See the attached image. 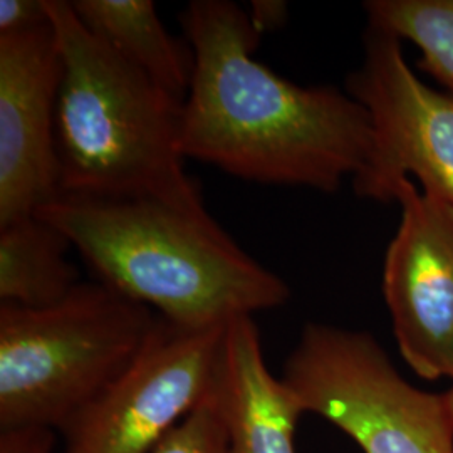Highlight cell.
I'll list each match as a JSON object with an SVG mask.
<instances>
[{
    "mask_svg": "<svg viewBox=\"0 0 453 453\" xmlns=\"http://www.w3.org/2000/svg\"><path fill=\"white\" fill-rule=\"evenodd\" d=\"M282 380L365 453H453L445 396L411 387L366 331L306 324Z\"/></svg>",
    "mask_w": 453,
    "mask_h": 453,
    "instance_id": "5b68a950",
    "label": "cell"
},
{
    "mask_svg": "<svg viewBox=\"0 0 453 453\" xmlns=\"http://www.w3.org/2000/svg\"><path fill=\"white\" fill-rule=\"evenodd\" d=\"M73 247L63 230L37 213L0 226V301L20 308H46L81 284L67 259Z\"/></svg>",
    "mask_w": 453,
    "mask_h": 453,
    "instance_id": "7c38bea8",
    "label": "cell"
},
{
    "mask_svg": "<svg viewBox=\"0 0 453 453\" xmlns=\"http://www.w3.org/2000/svg\"><path fill=\"white\" fill-rule=\"evenodd\" d=\"M150 453H226V430L213 391Z\"/></svg>",
    "mask_w": 453,
    "mask_h": 453,
    "instance_id": "5bb4252c",
    "label": "cell"
},
{
    "mask_svg": "<svg viewBox=\"0 0 453 453\" xmlns=\"http://www.w3.org/2000/svg\"><path fill=\"white\" fill-rule=\"evenodd\" d=\"M84 27L142 71L166 96L185 103L194 78V50L163 27L151 0H73Z\"/></svg>",
    "mask_w": 453,
    "mask_h": 453,
    "instance_id": "8fae6325",
    "label": "cell"
},
{
    "mask_svg": "<svg viewBox=\"0 0 453 453\" xmlns=\"http://www.w3.org/2000/svg\"><path fill=\"white\" fill-rule=\"evenodd\" d=\"M63 78L56 108L59 195L151 198L209 217L179 148L181 103L49 0Z\"/></svg>",
    "mask_w": 453,
    "mask_h": 453,
    "instance_id": "3957f363",
    "label": "cell"
},
{
    "mask_svg": "<svg viewBox=\"0 0 453 453\" xmlns=\"http://www.w3.org/2000/svg\"><path fill=\"white\" fill-rule=\"evenodd\" d=\"M34 213L65 232L97 280L180 326H226L291 299L289 286L211 215L151 198L69 195Z\"/></svg>",
    "mask_w": 453,
    "mask_h": 453,
    "instance_id": "7a4b0ae2",
    "label": "cell"
},
{
    "mask_svg": "<svg viewBox=\"0 0 453 453\" xmlns=\"http://www.w3.org/2000/svg\"><path fill=\"white\" fill-rule=\"evenodd\" d=\"M247 16L252 27L264 35L274 33L288 22L289 7L282 0H252Z\"/></svg>",
    "mask_w": 453,
    "mask_h": 453,
    "instance_id": "e0dca14e",
    "label": "cell"
},
{
    "mask_svg": "<svg viewBox=\"0 0 453 453\" xmlns=\"http://www.w3.org/2000/svg\"><path fill=\"white\" fill-rule=\"evenodd\" d=\"M226 324L187 327L157 314L130 365L65 423V453L151 452L211 393Z\"/></svg>",
    "mask_w": 453,
    "mask_h": 453,
    "instance_id": "8992f818",
    "label": "cell"
},
{
    "mask_svg": "<svg viewBox=\"0 0 453 453\" xmlns=\"http://www.w3.org/2000/svg\"><path fill=\"white\" fill-rule=\"evenodd\" d=\"M372 31L413 42L418 67L453 95V0H370Z\"/></svg>",
    "mask_w": 453,
    "mask_h": 453,
    "instance_id": "4fadbf2b",
    "label": "cell"
},
{
    "mask_svg": "<svg viewBox=\"0 0 453 453\" xmlns=\"http://www.w3.org/2000/svg\"><path fill=\"white\" fill-rule=\"evenodd\" d=\"M155 319L101 280L46 308L0 303V430L61 432L130 365Z\"/></svg>",
    "mask_w": 453,
    "mask_h": 453,
    "instance_id": "277c9868",
    "label": "cell"
},
{
    "mask_svg": "<svg viewBox=\"0 0 453 453\" xmlns=\"http://www.w3.org/2000/svg\"><path fill=\"white\" fill-rule=\"evenodd\" d=\"M56 434L48 426H14L0 430V453H52Z\"/></svg>",
    "mask_w": 453,
    "mask_h": 453,
    "instance_id": "2e32d148",
    "label": "cell"
},
{
    "mask_svg": "<svg viewBox=\"0 0 453 453\" xmlns=\"http://www.w3.org/2000/svg\"><path fill=\"white\" fill-rule=\"evenodd\" d=\"M346 93L366 110L372 130L355 192L393 202L402 181L418 180L425 194L453 207V95L426 86L406 63L400 41L372 29Z\"/></svg>",
    "mask_w": 453,
    "mask_h": 453,
    "instance_id": "52a82bcc",
    "label": "cell"
},
{
    "mask_svg": "<svg viewBox=\"0 0 453 453\" xmlns=\"http://www.w3.org/2000/svg\"><path fill=\"white\" fill-rule=\"evenodd\" d=\"M50 24L49 0H2L0 35L31 33Z\"/></svg>",
    "mask_w": 453,
    "mask_h": 453,
    "instance_id": "9a60e30c",
    "label": "cell"
},
{
    "mask_svg": "<svg viewBox=\"0 0 453 453\" xmlns=\"http://www.w3.org/2000/svg\"><path fill=\"white\" fill-rule=\"evenodd\" d=\"M61 78L52 20L31 33L0 35V226L59 196Z\"/></svg>",
    "mask_w": 453,
    "mask_h": 453,
    "instance_id": "9c48e42d",
    "label": "cell"
},
{
    "mask_svg": "<svg viewBox=\"0 0 453 453\" xmlns=\"http://www.w3.org/2000/svg\"><path fill=\"white\" fill-rule=\"evenodd\" d=\"M453 381V376H452ZM443 396H445V403L449 406V411H450V417H452L453 420V385L452 388L449 389L447 393H443Z\"/></svg>",
    "mask_w": 453,
    "mask_h": 453,
    "instance_id": "ac0fdd59",
    "label": "cell"
},
{
    "mask_svg": "<svg viewBox=\"0 0 453 453\" xmlns=\"http://www.w3.org/2000/svg\"><path fill=\"white\" fill-rule=\"evenodd\" d=\"M194 78L180 116L183 158L232 177L338 192L372 150L366 110L334 86H299L254 59L260 35L228 0H194L180 16Z\"/></svg>",
    "mask_w": 453,
    "mask_h": 453,
    "instance_id": "6da1fadb",
    "label": "cell"
},
{
    "mask_svg": "<svg viewBox=\"0 0 453 453\" xmlns=\"http://www.w3.org/2000/svg\"><path fill=\"white\" fill-rule=\"evenodd\" d=\"M211 391L226 453H296V425L304 410L289 385L267 368L252 316L226 324Z\"/></svg>",
    "mask_w": 453,
    "mask_h": 453,
    "instance_id": "30bf717a",
    "label": "cell"
},
{
    "mask_svg": "<svg viewBox=\"0 0 453 453\" xmlns=\"http://www.w3.org/2000/svg\"><path fill=\"white\" fill-rule=\"evenodd\" d=\"M402 222L389 242L383 296L406 365L425 380L453 376V207L402 181Z\"/></svg>",
    "mask_w": 453,
    "mask_h": 453,
    "instance_id": "ba28073f",
    "label": "cell"
}]
</instances>
